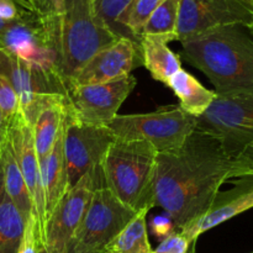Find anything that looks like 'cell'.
Here are the masks:
<instances>
[{
    "label": "cell",
    "instance_id": "6da1fadb",
    "mask_svg": "<svg viewBox=\"0 0 253 253\" xmlns=\"http://www.w3.org/2000/svg\"><path fill=\"white\" fill-rule=\"evenodd\" d=\"M232 168L234 160L219 141L195 130L180 148L157 155L153 205L183 231L210 209L220 187L231 179Z\"/></svg>",
    "mask_w": 253,
    "mask_h": 253
},
{
    "label": "cell",
    "instance_id": "7a4b0ae2",
    "mask_svg": "<svg viewBox=\"0 0 253 253\" xmlns=\"http://www.w3.org/2000/svg\"><path fill=\"white\" fill-rule=\"evenodd\" d=\"M179 57L202 71L217 95L253 93V29L235 24L182 41Z\"/></svg>",
    "mask_w": 253,
    "mask_h": 253
},
{
    "label": "cell",
    "instance_id": "3957f363",
    "mask_svg": "<svg viewBox=\"0 0 253 253\" xmlns=\"http://www.w3.org/2000/svg\"><path fill=\"white\" fill-rule=\"evenodd\" d=\"M157 155L153 146L146 141L116 138L100 166L104 184L135 211L150 210L155 207L151 184Z\"/></svg>",
    "mask_w": 253,
    "mask_h": 253
},
{
    "label": "cell",
    "instance_id": "277c9868",
    "mask_svg": "<svg viewBox=\"0 0 253 253\" xmlns=\"http://www.w3.org/2000/svg\"><path fill=\"white\" fill-rule=\"evenodd\" d=\"M116 40L94 14L90 0H64L58 16L57 64L68 88L82 67Z\"/></svg>",
    "mask_w": 253,
    "mask_h": 253
},
{
    "label": "cell",
    "instance_id": "5b68a950",
    "mask_svg": "<svg viewBox=\"0 0 253 253\" xmlns=\"http://www.w3.org/2000/svg\"><path fill=\"white\" fill-rule=\"evenodd\" d=\"M106 127L116 138L146 141L157 153L178 150L197 127V118L185 113L179 105L163 106L147 114L116 115Z\"/></svg>",
    "mask_w": 253,
    "mask_h": 253
},
{
    "label": "cell",
    "instance_id": "8992f818",
    "mask_svg": "<svg viewBox=\"0 0 253 253\" xmlns=\"http://www.w3.org/2000/svg\"><path fill=\"white\" fill-rule=\"evenodd\" d=\"M195 130L216 138L235 160L253 142V93L217 95L202 116Z\"/></svg>",
    "mask_w": 253,
    "mask_h": 253
},
{
    "label": "cell",
    "instance_id": "52a82bcc",
    "mask_svg": "<svg viewBox=\"0 0 253 253\" xmlns=\"http://www.w3.org/2000/svg\"><path fill=\"white\" fill-rule=\"evenodd\" d=\"M137 211L121 203L105 184L95 187L73 245L83 252L101 253Z\"/></svg>",
    "mask_w": 253,
    "mask_h": 253
},
{
    "label": "cell",
    "instance_id": "ba28073f",
    "mask_svg": "<svg viewBox=\"0 0 253 253\" xmlns=\"http://www.w3.org/2000/svg\"><path fill=\"white\" fill-rule=\"evenodd\" d=\"M116 140L106 126L77 123L66 113L63 123V153L66 161L68 189L85 174L95 172L111 143Z\"/></svg>",
    "mask_w": 253,
    "mask_h": 253
},
{
    "label": "cell",
    "instance_id": "9c48e42d",
    "mask_svg": "<svg viewBox=\"0 0 253 253\" xmlns=\"http://www.w3.org/2000/svg\"><path fill=\"white\" fill-rule=\"evenodd\" d=\"M136 78L93 85H72L66 93L67 115L85 125L106 126L136 86Z\"/></svg>",
    "mask_w": 253,
    "mask_h": 253
},
{
    "label": "cell",
    "instance_id": "30bf717a",
    "mask_svg": "<svg viewBox=\"0 0 253 253\" xmlns=\"http://www.w3.org/2000/svg\"><path fill=\"white\" fill-rule=\"evenodd\" d=\"M104 184L101 168L84 175L67 190L44 224V245L48 253H67L84 219L94 189Z\"/></svg>",
    "mask_w": 253,
    "mask_h": 253
},
{
    "label": "cell",
    "instance_id": "8fae6325",
    "mask_svg": "<svg viewBox=\"0 0 253 253\" xmlns=\"http://www.w3.org/2000/svg\"><path fill=\"white\" fill-rule=\"evenodd\" d=\"M235 24L253 27L252 0H180L177 41Z\"/></svg>",
    "mask_w": 253,
    "mask_h": 253
},
{
    "label": "cell",
    "instance_id": "7c38bea8",
    "mask_svg": "<svg viewBox=\"0 0 253 253\" xmlns=\"http://www.w3.org/2000/svg\"><path fill=\"white\" fill-rule=\"evenodd\" d=\"M6 133L10 138L15 157L19 163L27 190L34 203L35 215H36L39 229L44 237V224H46V204L42 185L41 168L37 157L34 142L31 124L27 121L21 110L14 116L6 126Z\"/></svg>",
    "mask_w": 253,
    "mask_h": 253
},
{
    "label": "cell",
    "instance_id": "4fadbf2b",
    "mask_svg": "<svg viewBox=\"0 0 253 253\" xmlns=\"http://www.w3.org/2000/svg\"><path fill=\"white\" fill-rule=\"evenodd\" d=\"M140 46L128 39H119L91 57L69 83L72 85H93L120 81L131 76Z\"/></svg>",
    "mask_w": 253,
    "mask_h": 253
},
{
    "label": "cell",
    "instance_id": "5bb4252c",
    "mask_svg": "<svg viewBox=\"0 0 253 253\" xmlns=\"http://www.w3.org/2000/svg\"><path fill=\"white\" fill-rule=\"evenodd\" d=\"M250 209H253V175L239 178L234 188L217 193L210 209L180 232L194 245L202 234Z\"/></svg>",
    "mask_w": 253,
    "mask_h": 253
},
{
    "label": "cell",
    "instance_id": "9a60e30c",
    "mask_svg": "<svg viewBox=\"0 0 253 253\" xmlns=\"http://www.w3.org/2000/svg\"><path fill=\"white\" fill-rule=\"evenodd\" d=\"M67 113V99L63 94H49L37 110L31 123L35 148L39 161L51 152Z\"/></svg>",
    "mask_w": 253,
    "mask_h": 253
},
{
    "label": "cell",
    "instance_id": "2e32d148",
    "mask_svg": "<svg viewBox=\"0 0 253 253\" xmlns=\"http://www.w3.org/2000/svg\"><path fill=\"white\" fill-rule=\"evenodd\" d=\"M0 174H1L2 188L5 193L15 205V208L19 210L24 221L26 222L32 215H35L34 203L27 190L26 183L20 170L19 163L15 157L14 148H12L7 133L4 145H2L1 153H0Z\"/></svg>",
    "mask_w": 253,
    "mask_h": 253
},
{
    "label": "cell",
    "instance_id": "e0dca14e",
    "mask_svg": "<svg viewBox=\"0 0 253 253\" xmlns=\"http://www.w3.org/2000/svg\"><path fill=\"white\" fill-rule=\"evenodd\" d=\"M40 168H41L47 219L57 205V203L63 198V195L68 190L66 161H64L63 153V126H62L61 131L57 136V140L52 147L51 152L44 160L40 161Z\"/></svg>",
    "mask_w": 253,
    "mask_h": 253
},
{
    "label": "cell",
    "instance_id": "ac0fdd59",
    "mask_svg": "<svg viewBox=\"0 0 253 253\" xmlns=\"http://www.w3.org/2000/svg\"><path fill=\"white\" fill-rule=\"evenodd\" d=\"M168 40L160 36H141L140 56L143 66L155 81L168 84L169 79L182 69L179 54L168 47Z\"/></svg>",
    "mask_w": 253,
    "mask_h": 253
},
{
    "label": "cell",
    "instance_id": "d6986e66",
    "mask_svg": "<svg viewBox=\"0 0 253 253\" xmlns=\"http://www.w3.org/2000/svg\"><path fill=\"white\" fill-rule=\"evenodd\" d=\"M167 85L179 99L180 108L194 118L202 116L216 98L215 90L205 88L193 74L184 69H179Z\"/></svg>",
    "mask_w": 253,
    "mask_h": 253
},
{
    "label": "cell",
    "instance_id": "ffe728a7",
    "mask_svg": "<svg viewBox=\"0 0 253 253\" xmlns=\"http://www.w3.org/2000/svg\"><path fill=\"white\" fill-rule=\"evenodd\" d=\"M150 210L137 211L125 229L106 246L104 252L108 253H153L148 241L146 217Z\"/></svg>",
    "mask_w": 253,
    "mask_h": 253
},
{
    "label": "cell",
    "instance_id": "44dd1931",
    "mask_svg": "<svg viewBox=\"0 0 253 253\" xmlns=\"http://www.w3.org/2000/svg\"><path fill=\"white\" fill-rule=\"evenodd\" d=\"M25 221L2 188L0 174V253H17Z\"/></svg>",
    "mask_w": 253,
    "mask_h": 253
},
{
    "label": "cell",
    "instance_id": "7402d4cb",
    "mask_svg": "<svg viewBox=\"0 0 253 253\" xmlns=\"http://www.w3.org/2000/svg\"><path fill=\"white\" fill-rule=\"evenodd\" d=\"M180 0H163L146 22L141 36H160L177 41Z\"/></svg>",
    "mask_w": 253,
    "mask_h": 253
},
{
    "label": "cell",
    "instance_id": "603a6c76",
    "mask_svg": "<svg viewBox=\"0 0 253 253\" xmlns=\"http://www.w3.org/2000/svg\"><path fill=\"white\" fill-rule=\"evenodd\" d=\"M90 1L93 11L96 15V17L118 39H128L131 41H133L132 37L120 25L121 17L125 14L127 7L130 6L132 0H90Z\"/></svg>",
    "mask_w": 253,
    "mask_h": 253
},
{
    "label": "cell",
    "instance_id": "cb8c5ba5",
    "mask_svg": "<svg viewBox=\"0 0 253 253\" xmlns=\"http://www.w3.org/2000/svg\"><path fill=\"white\" fill-rule=\"evenodd\" d=\"M163 0H132L120 20V25L140 46L141 35L146 22Z\"/></svg>",
    "mask_w": 253,
    "mask_h": 253
},
{
    "label": "cell",
    "instance_id": "d4e9b609",
    "mask_svg": "<svg viewBox=\"0 0 253 253\" xmlns=\"http://www.w3.org/2000/svg\"><path fill=\"white\" fill-rule=\"evenodd\" d=\"M0 110L6 126L20 111V101L16 91L6 74L1 71H0Z\"/></svg>",
    "mask_w": 253,
    "mask_h": 253
},
{
    "label": "cell",
    "instance_id": "484cf974",
    "mask_svg": "<svg viewBox=\"0 0 253 253\" xmlns=\"http://www.w3.org/2000/svg\"><path fill=\"white\" fill-rule=\"evenodd\" d=\"M41 241H44V237L42 236L41 231H40L36 216L32 215L25 222L24 235H22L21 244H20L17 253H37L39 245Z\"/></svg>",
    "mask_w": 253,
    "mask_h": 253
},
{
    "label": "cell",
    "instance_id": "4316f807",
    "mask_svg": "<svg viewBox=\"0 0 253 253\" xmlns=\"http://www.w3.org/2000/svg\"><path fill=\"white\" fill-rule=\"evenodd\" d=\"M194 252L193 245L189 240L178 230L172 235L161 241L158 247L153 250V253H190Z\"/></svg>",
    "mask_w": 253,
    "mask_h": 253
},
{
    "label": "cell",
    "instance_id": "83f0119b",
    "mask_svg": "<svg viewBox=\"0 0 253 253\" xmlns=\"http://www.w3.org/2000/svg\"><path fill=\"white\" fill-rule=\"evenodd\" d=\"M246 175H253V142L234 160L231 179Z\"/></svg>",
    "mask_w": 253,
    "mask_h": 253
},
{
    "label": "cell",
    "instance_id": "f1b7e54d",
    "mask_svg": "<svg viewBox=\"0 0 253 253\" xmlns=\"http://www.w3.org/2000/svg\"><path fill=\"white\" fill-rule=\"evenodd\" d=\"M151 229H152L153 235L157 239H160L161 241L167 239L173 232L178 231L177 226L174 225L173 220L166 212L165 215H158L155 219H152V221H151Z\"/></svg>",
    "mask_w": 253,
    "mask_h": 253
},
{
    "label": "cell",
    "instance_id": "f546056e",
    "mask_svg": "<svg viewBox=\"0 0 253 253\" xmlns=\"http://www.w3.org/2000/svg\"><path fill=\"white\" fill-rule=\"evenodd\" d=\"M19 16V7L14 0H0V17L12 21Z\"/></svg>",
    "mask_w": 253,
    "mask_h": 253
},
{
    "label": "cell",
    "instance_id": "4dcf8cb0",
    "mask_svg": "<svg viewBox=\"0 0 253 253\" xmlns=\"http://www.w3.org/2000/svg\"><path fill=\"white\" fill-rule=\"evenodd\" d=\"M5 137H6V124L4 123L1 110H0V153H1V148L2 145H4Z\"/></svg>",
    "mask_w": 253,
    "mask_h": 253
},
{
    "label": "cell",
    "instance_id": "1f68e13d",
    "mask_svg": "<svg viewBox=\"0 0 253 253\" xmlns=\"http://www.w3.org/2000/svg\"><path fill=\"white\" fill-rule=\"evenodd\" d=\"M44 1L49 2L54 9L57 10L58 12L62 11V7H63V1L64 0H44Z\"/></svg>",
    "mask_w": 253,
    "mask_h": 253
},
{
    "label": "cell",
    "instance_id": "d6a6232c",
    "mask_svg": "<svg viewBox=\"0 0 253 253\" xmlns=\"http://www.w3.org/2000/svg\"><path fill=\"white\" fill-rule=\"evenodd\" d=\"M10 22L11 21H7V20H4L0 17V37H1L2 34L6 31V29L9 27V25H10Z\"/></svg>",
    "mask_w": 253,
    "mask_h": 253
},
{
    "label": "cell",
    "instance_id": "836d02e7",
    "mask_svg": "<svg viewBox=\"0 0 253 253\" xmlns=\"http://www.w3.org/2000/svg\"><path fill=\"white\" fill-rule=\"evenodd\" d=\"M67 253H96V252H83V251H79V250L76 249V246L73 245V242H71V245H69L68 247V251Z\"/></svg>",
    "mask_w": 253,
    "mask_h": 253
},
{
    "label": "cell",
    "instance_id": "e575fe53",
    "mask_svg": "<svg viewBox=\"0 0 253 253\" xmlns=\"http://www.w3.org/2000/svg\"><path fill=\"white\" fill-rule=\"evenodd\" d=\"M190 253H195V252H190ZM250 253H253V252H250Z\"/></svg>",
    "mask_w": 253,
    "mask_h": 253
},
{
    "label": "cell",
    "instance_id": "d590c367",
    "mask_svg": "<svg viewBox=\"0 0 253 253\" xmlns=\"http://www.w3.org/2000/svg\"><path fill=\"white\" fill-rule=\"evenodd\" d=\"M252 6H253V0H252ZM252 29H253V27H252Z\"/></svg>",
    "mask_w": 253,
    "mask_h": 253
},
{
    "label": "cell",
    "instance_id": "8d00e7d4",
    "mask_svg": "<svg viewBox=\"0 0 253 253\" xmlns=\"http://www.w3.org/2000/svg\"><path fill=\"white\" fill-rule=\"evenodd\" d=\"M101 253H108V252H101Z\"/></svg>",
    "mask_w": 253,
    "mask_h": 253
}]
</instances>
